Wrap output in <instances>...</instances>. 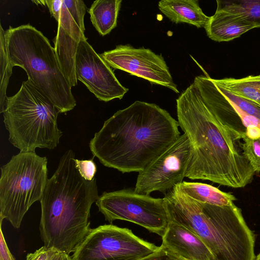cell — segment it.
Segmentation results:
<instances>
[{
  "label": "cell",
  "mask_w": 260,
  "mask_h": 260,
  "mask_svg": "<svg viewBox=\"0 0 260 260\" xmlns=\"http://www.w3.org/2000/svg\"><path fill=\"white\" fill-rule=\"evenodd\" d=\"M217 86L233 94L252 102L260 107V74L242 78H212Z\"/></svg>",
  "instance_id": "ac0fdd59"
},
{
  "label": "cell",
  "mask_w": 260,
  "mask_h": 260,
  "mask_svg": "<svg viewBox=\"0 0 260 260\" xmlns=\"http://www.w3.org/2000/svg\"><path fill=\"white\" fill-rule=\"evenodd\" d=\"M139 260H184L166 246L161 245L153 253Z\"/></svg>",
  "instance_id": "603a6c76"
},
{
  "label": "cell",
  "mask_w": 260,
  "mask_h": 260,
  "mask_svg": "<svg viewBox=\"0 0 260 260\" xmlns=\"http://www.w3.org/2000/svg\"><path fill=\"white\" fill-rule=\"evenodd\" d=\"M75 74L77 80L82 82L100 101L107 102L121 99L128 91L87 42L85 36L81 39L77 48Z\"/></svg>",
  "instance_id": "7c38bea8"
},
{
  "label": "cell",
  "mask_w": 260,
  "mask_h": 260,
  "mask_svg": "<svg viewBox=\"0 0 260 260\" xmlns=\"http://www.w3.org/2000/svg\"><path fill=\"white\" fill-rule=\"evenodd\" d=\"M5 30L0 25V61H1V86H0V112L3 113L7 98L6 90L9 79L12 74L13 67L10 63L7 52Z\"/></svg>",
  "instance_id": "ffe728a7"
},
{
  "label": "cell",
  "mask_w": 260,
  "mask_h": 260,
  "mask_svg": "<svg viewBox=\"0 0 260 260\" xmlns=\"http://www.w3.org/2000/svg\"><path fill=\"white\" fill-rule=\"evenodd\" d=\"M52 260H72V257L70 255L59 251Z\"/></svg>",
  "instance_id": "4316f807"
},
{
  "label": "cell",
  "mask_w": 260,
  "mask_h": 260,
  "mask_svg": "<svg viewBox=\"0 0 260 260\" xmlns=\"http://www.w3.org/2000/svg\"><path fill=\"white\" fill-rule=\"evenodd\" d=\"M162 240V245L184 260H215L199 237L178 223L169 221Z\"/></svg>",
  "instance_id": "4fadbf2b"
},
{
  "label": "cell",
  "mask_w": 260,
  "mask_h": 260,
  "mask_svg": "<svg viewBox=\"0 0 260 260\" xmlns=\"http://www.w3.org/2000/svg\"><path fill=\"white\" fill-rule=\"evenodd\" d=\"M59 113L27 79L15 94L6 99L3 113L9 141L20 152H35L37 148H55L62 135L57 126Z\"/></svg>",
  "instance_id": "5b68a950"
},
{
  "label": "cell",
  "mask_w": 260,
  "mask_h": 260,
  "mask_svg": "<svg viewBox=\"0 0 260 260\" xmlns=\"http://www.w3.org/2000/svg\"><path fill=\"white\" fill-rule=\"evenodd\" d=\"M204 28L207 36L218 42L230 41L253 28L238 16L218 10L210 17Z\"/></svg>",
  "instance_id": "5bb4252c"
},
{
  "label": "cell",
  "mask_w": 260,
  "mask_h": 260,
  "mask_svg": "<svg viewBox=\"0 0 260 260\" xmlns=\"http://www.w3.org/2000/svg\"><path fill=\"white\" fill-rule=\"evenodd\" d=\"M63 0H45L39 1L46 5L51 15L58 22L62 6Z\"/></svg>",
  "instance_id": "d4e9b609"
},
{
  "label": "cell",
  "mask_w": 260,
  "mask_h": 260,
  "mask_svg": "<svg viewBox=\"0 0 260 260\" xmlns=\"http://www.w3.org/2000/svg\"><path fill=\"white\" fill-rule=\"evenodd\" d=\"M179 126L166 110L137 101L106 120L89 147L104 166L139 173L178 139Z\"/></svg>",
  "instance_id": "7a4b0ae2"
},
{
  "label": "cell",
  "mask_w": 260,
  "mask_h": 260,
  "mask_svg": "<svg viewBox=\"0 0 260 260\" xmlns=\"http://www.w3.org/2000/svg\"><path fill=\"white\" fill-rule=\"evenodd\" d=\"M47 158L20 152L1 167L0 219L18 229L30 207L40 201L47 178Z\"/></svg>",
  "instance_id": "8992f818"
},
{
  "label": "cell",
  "mask_w": 260,
  "mask_h": 260,
  "mask_svg": "<svg viewBox=\"0 0 260 260\" xmlns=\"http://www.w3.org/2000/svg\"><path fill=\"white\" fill-rule=\"evenodd\" d=\"M75 166L80 175L85 180L91 181L94 178L96 166L92 159L79 160L75 159Z\"/></svg>",
  "instance_id": "7402d4cb"
},
{
  "label": "cell",
  "mask_w": 260,
  "mask_h": 260,
  "mask_svg": "<svg viewBox=\"0 0 260 260\" xmlns=\"http://www.w3.org/2000/svg\"><path fill=\"white\" fill-rule=\"evenodd\" d=\"M3 219L0 221V260H15L11 254L4 236L2 224Z\"/></svg>",
  "instance_id": "484cf974"
},
{
  "label": "cell",
  "mask_w": 260,
  "mask_h": 260,
  "mask_svg": "<svg viewBox=\"0 0 260 260\" xmlns=\"http://www.w3.org/2000/svg\"><path fill=\"white\" fill-rule=\"evenodd\" d=\"M216 10L236 15L253 28L260 27V0L217 1Z\"/></svg>",
  "instance_id": "d6986e66"
},
{
  "label": "cell",
  "mask_w": 260,
  "mask_h": 260,
  "mask_svg": "<svg viewBox=\"0 0 260 260\" xmlns=\"http://www.w3.org/2000/svg\"><path fill=\"white\" fill-rule=\"evenodd\" d=\"M100 56L115 69L145 79L179 93L169 68L161 56L144 47L134 48L130 44L119 45Z\"/></svg>",
  "instance_id": "30bf717a"
},
{
  "label": "cell",
  "mask_w": 260,
  "mask_h": 260,
  "mask_svg": "<svg viewBox=\"0 0 260 260\" xmlns=\"http://www.w3.org/2000/svg\"><path fill=\"white\" fill-rule=\"evenodd\" d=\"M242 148L243 153L252 167L254 172H260V137L250 138L244 137Z\"/></svg>",
  "instance_id": "44dd1931"
},
{
  "label": "cell",
  "mask_w": 260,
  "mask_h": 260,
  "mask_svg": "<svg viewBox=\"0 0 260 260\" xmlns=\"http://www.w3.org/2000/svg\"><path fill=\"white\" fill-rule=\"evenodd\" d=\"M75 160L72 150L64 153L40 201L39 230L44 246L68 255L75 252L91 230L90 208L99 197L95 178L91 181L83 178Z\"/></svg>",
  "instance_id": "3957f363"
},
{
  "label": "cell",
  "mask_w": 260,
  "mask_h": 260,
  "mask_svg": "<svg viewBox=\"0 0 260 260\" xmlns=\"http://www.w3.org/2000/svg\"><path fill=\"white\" fill-rule=\"evenodd\" d=\"M58 252L54 248H47L44 245L35 252L28 253L25 260H52Z\"/></svg>",
  "instance_id": "cb8c5ba5"
},
{
  "label": "cell",
  "mask_w": 260,
  "mask_h": 260,
  "mask_svg": "<svg viewBox=\"0 0 260 260\" xmlns=\"http://www.w3.org/2000/svg\"><path fill=\"white\" fill-rule=\"evenodd\" d=\"M192 154V146L185 134L143 171L139 173L134 190L149 195L154 191L166 194L185 177Z\"/></svg>",
  "instance_id": "9c48e42d"
},
{
  "label": "cell",
  "mask_w": 260,
  "mask_h": 260,
  "mask_svg": "<svg viewBox=\"0 0 260 260\" xmlns=\"http://www.w3.org/2000/svg\"><path fill=\"white\" fill-rule=\"evenodd\" d=\"M179 126L192 146L185 177L238 188L255 172L245 158L241 138L208 109L193 83L176 100Z\"/></svg>",
  "instance_id": "6da1fadb"
},
{
  "label": "cell",
  "mask_w": 260,
  "mask_h": 260,
  "mask_svg": "<svg viewBox=\"0 0 260 260\" xmlns=\"http://www.w3.org/2000/svg\"><path fill=\"white\" fill-rule=\"evenodd\" d=\"M121 0H96L88 10L92 25L104 36L116 26Z\"/></svg>",
  "instance_id": "e0dca14e"
},
{
  "label": "cell",
  "mask_w": 260,
  "mask_h": 260,
  "mask_svg": "<svg viewBox=\"0 0 260 260\" xmlns=\"http://www.w3.org/2000/svg\"><path fill=\"white\" fill-rule=\"evenodd\" d=\"M95 203L105 220L111 223L118 219L132 222L161 237L168 228L169 220L164 198L125 188L104 192Z\"/></svg>",
  "instance_id": "52a82bcc"
},
{
  "label": "cell",
  "mask_w": 260,
  "mask_h": 260,
  "mask_svg": "<svg viewBox=\"0 0 260 260\" xmlns=\"http://www.w3.org/2000/svg\"><path fill=\"white\" fill-rule=\"evenodd\" d=\"M131 230L110 224L91 229L72 260H139L158 249Z\"/></svg>",
  "instance_id": "ba28073f"
},
{
  "label": "cell",
  "mask_w": 260,
  "mask_h": 260,
  "mask_svg": "<svg viewBox=\"0 0 260 260\" xmlns=\"http://www.w3.org/2000/svg\"><path fill=\"white\" fill-rule=\"evenodd\" d=\"M8 58L22 68L28 79L55 105L60 113L74 108L76 101L49 40L29 24L5 31Z\"/></svg>",
  "instance_id": "277c9868"
},
{
  "label": "cell",
  "mask_w": 260,
  "mask_h": 260,
  "mask_svg": "<svg viewBox=\"0 0 260 260\" xmlns=\"http://www.w3.org/2000/svg\"><path fill=\"white\" fill-rule=\"evenodd\" d=\"M159 10L172 22L186 23L197 28L205 27L210 17L206 15L197 0H161Z\"/></svg>",
  "instance_id": "9a60e30c"
},
{
  "label": "cell",
  "mask_w": 260,
  "mask_h": 260,
  "mask_svg": "<svg viewBox=\"0 0 260 260\" xmlns=\"http://www.w3.org/2000/svg\"><path fill=\"white\" fill-rule=\"evenodd\" d=\"M178 186L186 195L202 203L228 206L236 200V197L232 193L222 191L206 183L183 181Z\"/></svg>",
  "instance_id": "2e32d148"
},
{
  "label": "cell",
  "mask_w": 260,
  "mask_h": 260,
  "mask_svg": "<svg viewBox=\"0 0 260 260\" xmlns=\"http://www.w3.org/2000/svg\"><path fill=\"white\" fill-rule=\"evenodd\" d=\"M254 260H260V253L255 256Z\"/></svg>",
  "instance_id": "83f0119b"
},
{
  "label": "cell",
  "mask_w": 260,
  "mask_h": 260,
  "mask_svg": "<svg viewBox=\"0 0 260 260\" xmlns=\"http://www.w3.org/2000/svg\"><path fill=\"white\" fill-rule=\"evenodd\" d=\"M87 7L82 0H63L53 42L61 70L71 87L77 84L75 59L79 43L85 36Z\"/></svg>",
  "instance_id": "8fae6325"
}]
</instances>
